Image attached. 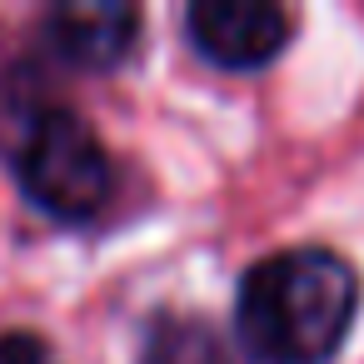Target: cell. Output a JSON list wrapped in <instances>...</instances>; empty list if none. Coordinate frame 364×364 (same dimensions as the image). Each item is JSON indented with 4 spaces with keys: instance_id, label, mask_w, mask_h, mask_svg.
I'll use <instances>...</instances> for the list:
<instances>
[{
    "instance_id": "cell-4",
    "label": "cell",
    "mask_w": 364,
    "mask_h": 364,
    "mask_svg": "<svg viewBox=\"0 0 364 364\" xmlns=\"http://www.w3.org/2000/svg\"><path fill=\"white\" fill-rule=\"evenodd\" d=\"M140 11L125 0H60L46 11V46L75 70H110L135 50Z\"/></svg>"
},
{
    "instance_id": "cell-1",
    "label": "cell",
    "mask_w": 364,
    "mask_h": 364,
    "mask_svg": "<svg viewBox=\"0 0 364 364\" xmlns=\"http://www.w3.org/2000/svg\"><path fill=\"white\" fill-rule=\"evenodd\" d=\"M354 314L359 274L319 245L264 255L235 294V334L255 364H329Z\"/></svg>"
},
{
    "instance_id": "cell-5",
    "label": "cell",
    "mask_w": 364,
    "mask_h": 364,
    "mask_svg": "<svg viewBox=\"0 0 364 364\" xmlns=\"http://www.w3.org/2000/svg\"><path fill=\"white\" fill-rule=\"evenodd\" d=\"M140 364H235L225 339L185 314H160L140 344Z\"/></svg>"
},
{
    "instance_id": "cell-6",
    "label": "cell",
    "mask_w": 364,
    "mask_h": 364,
    "mask_svg": "<svg viewBox=\"0 0 364 364\" xmlns=\"http://www.w3.org/2000/svg\"><path fill=\"white\" fill-rule=\"evenodd\" d=\"M0 364H55L50 344L31 329H6L0 334Z\"/></svg>"
},
{
    "instance_id": "cell-2",
    "label": "cell",
    "mask_w": 364,
    "mask_h": 364,
    "mask_svg": "<svg viewBox=\"0 0 364 364\" xmlns=\"http://www.w3.org/2000/svg\"><path fill=\"white\" fill-rule=\"evenodd\" d=\"M16 185L21 195L60 220V225H85L105 210L115 190V165L100 145V135L75 115V110H41L16 150Z\"/></svg>"
},
{
    "instance_id": "cell-3",
    "label": "cell",
    "mask_w": 364,
    "mask_h": 364,
    "mask_svg": "<svg viewBox=\"0 0 364 364\" xmlns=\"http://www.w3.org/2000/svg\"><path fill=\"white\" fill-rule=\"evenodd\" d=\"M185 26L220 70H259L289 46V16L269 0H195Z\"/></svg>"
}]
</instances>
